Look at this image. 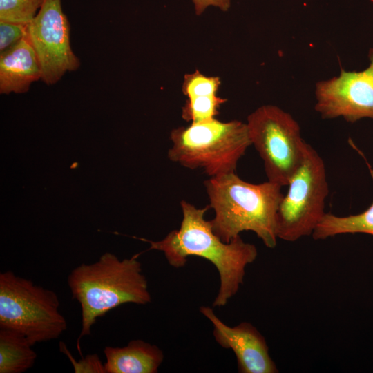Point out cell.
I'll use <instances>...</instances> for the list:
<instances>
[{"mask_svg":"<svg viewBox=\"0 0 373 373\" xmlns=\"http://www.w3.org/2000/svg\"><path fill=\"white\" fill-rule=\"evenodd\" d=\"M347 233H366L373 236V202L362 213L339 216L325 213L314 232V240H325Z\"/></svg>","mask_w":373,"mask_h":373,"instance_id":"cell-14","label":"cell"},{"mask_svg":"<svg viewBox=\"0 0 373 373\" xmlns=\"http://www.w3.org/2000/svg\"><path fill=\"white\" fill-rule=\"evenodd\" d=\"M200 312L213 325V335L222 347L231 349L236 355L240 373H277L278 369L269 355L264 336L250 323L242 322L229 327L209 306H201Z\"/></svg>","mask_w":373,"mask_h":373,"instance_id":"cell-10","label":"cell"},{"mask_svg":"<svg viewBox=\"0 0 373 373\" xmlns=\"http://www.w3.org/2000/svg\"><path fill=\"white\" fill-rule=\"evenodd\" d=\"M369 66L362 71L341 69L339 75L316 84L314 108L323 119L343 117L354 123L373 119V48Z\"/></svg>","mask_w":373,"mask_h":373,"instance_id":"cell-9","label":"cell"},{"mask_svg":"<svg viewBox=\"0 0 373 373\" xmlns=\"http://www.w3.org/2000/svg\"><path fill=\"white\" fill-rule=\"evenodd\" d=\"M70 32L61 0H45L27 25L26 36L38 59L41 79L47 85L56 84L67 72L75 71L81 65L72 50Z\"/></svg>","mask_w":373,"mask_h":373,"instance_id":"cell-8","label":"cell"},{"mask_svg":"<svg viewBox=\"0 0 373 373\" xmlns=\"http://www.w3.org/2000/svg\"><path fill=\"white\" fill-rule=\"evenodd\" d=\"M57 294L12 271L0 274V328L24 335L34 345L58 338L67 329Z\"/></svg>","mask_w":373,"mask_h":373,"instance_id":"cell-5","label":"cell"},{"mask_svg":"<svg viewBox=\"0 0 373 373\" xmlns=\"http://www.w3.org/2000/svg\"><path fill=\"white\" fill-rule=\"evenodd\" d=\"M247 125L268 180L287 186L303 160L307 144L298 123L289 113L267 104L249 114Z\"/></svg>","mask_w":373,"mask_h":373,"instance_id":"cell-7","label":"cell"},{"mask_svg":"<svg viewBox=\"0 0 373 373\" xmlns=\"http://www.w3.org/2000/svg\"><path fill=\"white\" fill-rule=\"evenodd\" d=\"M287 186L277 213V236L295 242L312 235L325 213L329 193L325 163L308 143L303 160Z\"/></svg>","mask_w":373,"mask_h":373,"instance_id":"cell-6","label":"cell"},{"mask_svg":"<svg viewBox=\"0 0 373 373\" xmlns=\"http://www.w3.org/2000/svg\"><path fill=\"white\" fill-rule=\"evenodd\" d=\"M104 353L106 373H157L164 360L162 350L139 339L124 347L106 346Z\"/></svg>","mask_w":373,"mask_h":373,"instance_id":"cell-12","label":"cell"},{"mask_svg":"<svg viewBox=\"0 0 373 373\" xmlns=\"http://www.w3.org/2000/svg\"><path fill=\"white\" fill-rule=\"evenodd\" d=\"M33 345L17 332L0 329V373H22L31 368L37 358Z\"/></svg>","mask_w":373,"mask_h":373,"instance_id":"cell-13","label":"cell"},{"mask_svg":"<svg viewBox=\"0 0 373 373\" xmlns=\"http://www.w3.org/2000/svg\"><path fill=\"white\" fill-rule=\"evenodd\" d=\"M214 233L229 242L243 231H252L268 248L277 245V213L283 197L282 186L267 180L253 184L236 172L211 177L204 182Z\"/></svg>","mask_w":373,"mask_h":373,"instance_id":"cell-2","label":"cell"},{"mask_svg":"<svg viewBox=\"0 0 373 373\" xmlns=\"http://www.w3.org/2000/svg\"><path fill=\"white\" fill-rule=\"evenodd\" d=\"M137 255L119 260L105 253L92 264H81L73 269L67 283L73 298L81 307L80 341L91 334L97 319L126 303L146 305L151 301L148 281L142 273Z\"/></svg>","mask_w":373,"mask_h":373,"instance_id":"cell-3","label":"cell"},{"mask_svg":"<svg viewBox=\"0 0 373 373\" xmlns=\"http://www.w3.org/2000/svg\"><path fill=\"white\" fill-rule=\"evenodd\" d=\"M170 139L171 161L189 169H201L209 178L236 172L251 145L247 123L216 118L174 128Z\"/></svg>","mask_w":373,"mask_h":373,"instance_id":"cell-4","label":"cell"},{"mask_svg":"<svg viewBox=\"0 0 373 373\" xmlns=\"http://www.w3.org/2000/svg\"><path fill=\"white\" fill-rule=\"evenodd\" d=\"M45 0H0V21L28 25Z\"/></svg>","mask_w":373,"mask_h":373,"instance_id":"cell-16","label":"cell"},{"mask_svg":"<svg viewBox=\"0 0 373 373\" xmlns=\"http://www.w3.org/2000/svg\"><path fill=\"white\" fill-rule=\"evenodd\" d=\"M194 4L195 14L200 15L209 6L219 8L222 11H227L231 6V0H191Z\"/></svg>","mask_w":373,"mask_h":373,"instance_id":"cell-19","label":"cell"},{"mask_svg":"<svg viewBox=\"0 0 373 373\" xmlns=\"http://www.w3.org/2000/svg\"><path fill=\"white\" fill-rule=\"evenodd\" d=\"M227 99L217 95H200L187 97L182 108V118L188 122L197 123L216 118Z\"/></svg>","mask_w":373,"mask_h":373,"instance_id":"cell-15","label":"cell"},{"mask_svg":"<svg viewBox=\"0 0 373 373\" xmlns=\"http://www.w3.org/2000/svg\"><path fill=\"white\" fill-rule=\"evenodd\" d=\"M41 79L36 53L27 36L1 52L0 93H23L31 84Z\"/></svg>","mask_w":373,"mask_h":373,"instance_id":"cell-11","label":"cell"},{"mask_svg":"<svg viewBox=\"0 0 373 373\" xmlns=\"http://www.w3.org/2000/svg\"><path fill=\"white\" fill-rule=\"evenodd\" d=\"M27 25L0 21V52H3L26 35Z\"/></svg>","mask_w":373,"mask_h":373,"instance_id":"cell-18","label":"cell"},{"mask_svg":"<svg viewBox=\"0 0 373 373\" xmlns=\"http://www.w3.org/2000/svg\"><path fill=\"white\" fill-rule=\"evenodd\" d=\"M59 350L70 360L75 373H106L104 363L97 354H87L84 357L82 356L80 359L76 361L66 345L61 341L59 343Z\"/></svg>","mask_w":373,"mask_h":373,"instance_id":"cell-17","label":"cell"},{"mask_svg":"<svg viewBox=\"0 0 373 373\" xmlns=\"http://www.w3.org/2000/svg\"><path fill=\"white\" fill-rule=\"evenodd\" d=\"M182 220L178 229L170 231L162 240L151 241L149 249L164 253L169 264L175 268L185 265L189 256H198L211 262L220 276V287L213 307L224 306L243 283L245 269L258 256L256 247L245 242L240 236L229 242H223L205 218L209 207H196L182 200Z\"/></svg>","mask_w":373,"mask_h":373,"instance_id":"cell-1","label":"cell"}]
</instances>
